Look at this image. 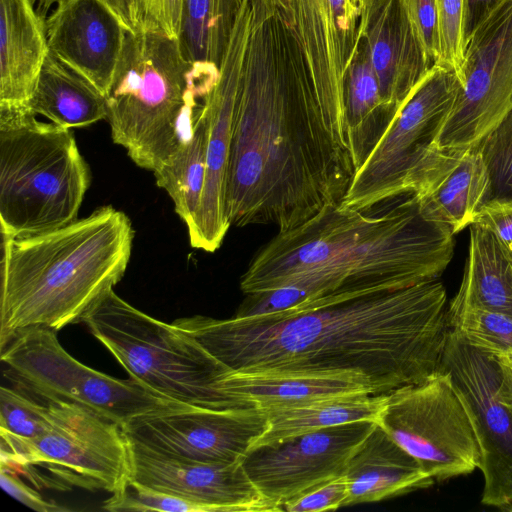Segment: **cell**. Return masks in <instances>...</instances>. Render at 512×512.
I'll use <instances>...</instances> for the list:
<instances>
[{"label": "cell", "mask_w": 512, "mask_h": 512, "mask_svg": "<svg viewBox=\"0 0 512 512\" xmlns=\"http://www.w3.org/2000/svg\"><path fill=\"white\" fill-rule=\"evenodd\" d=\"M448 324L473 347L495 357L512 358V315L464 308L448 312Z\"/></svg>", "instance_id": "31"}, {"label": "cell", "mask_w": 512, "mask_h": 512, "mask_svg": "<svg viewBox=\"0 0 512 512\" xmlns=\"http://www.w3.org/2000/svg\"><path fill=\"white\" fill-rule=\"evenodd\" d=\"M232 34L238 83L229 220L293 229L339 204L355 171L325 127L281 1L243 0Z\"/></svg>", "instance_id": "1"}, {"label": "cell", "mask_w": 512, "mask_h": 512, "mask_svg": "<svg viewBox=\"0 0 512 512\" xmlns=\"http://www.w3.org/2000/svg\"><path fill=\"white\" fill-rule=\"evenodd\" d=\"M453 236L420 214L413 193L383 212L330 205L278 231L255 254L240 288L256 293L302 276L328 295L401 289L437 279L453 257Z\"/></svg>", "instance_id": "3"}, {"label": "cell", "mask_w": 512, "mask_h": 512, "mask_svg": "<svg viewBox=\"0 0 512 512\" xmlns=\"http://www.w3.org/2000/svg\"><path fill=\"white\" fill-rule=\"evenodd\" d=\"M102 508L111 512H209L201 504L147 487L133 480H129L123 490L111 494L104 501Z\"/></svg>", "instance_id": "35"}, {"label": "cell", "mask_w": 512, "mask_h": 512, "mask_svg": "<svg viewBox=\"0 0 512 512\" xmlns=\"http://www.w3.org/2000/svg\"><path fill=\"white\" fill-rule=\"evenodd\" d=\"M440 371L450 376L481 449V502L506 510L512 506V406L500 395L497 361L449 328Z\"/></svg>", "instance_id": "13"}, {"label": "cell", "mask_w": 512, "mask_h": 512, "mask_svg": "<svg viewBox=\"0 0 512 512\" xmlns=\"http://www.w3.org/2000/svg\"><path fill=\"white\" fill-rule=\"evenodd\" d=\"M375 424L351 422L253 447L242 464L258 490L283 511L286 501L343 476Z\"/></svg>", "instance_id": "16"}, {"label": "cell", "mask_w": 512, "mask_h": 512, "mask_svg": "<svg viewBox=\"0 0 512 512\" xmlns=\"http://www.w3.org/2000/svg\"><path fill=\"white\" fill-rule=\"evenodd\" d=\"M1 361L38 395L80 404L122 428L140 416L182 405L132 378L117 379L82 364L62 347L56 331L49 328L18 333L1 350Z\"/></svg>", "instance_id": "11"}, {"label": "cell", "mask_w": 512, "mask_h": 512, "mask_svg": "<svg viewBox=\"0 0 512 512\" xmlns=\"http://www.w3.org/2000/svg\"><path fill=\"white\" fill-rule=\"evenodd\" d=\"M491 182V198H512V110L476 145Z\"/></svg>", "instance_id": "33"}, {"label": "cell", "mask_w": 512, "mask_h": 512, "mask_svg": "<svg viewBox=\"0 0 512 512\" xmlns=\"http://www.w3.org/2000/svg\"><path fill=\"white\" fill-rule=\"evenodd\" d=\"M268 426L258 406L211 409L178 405L140 416L123 428L149 448L181 459L230 464L242 462Z\"/></svg>", "instance_id": "15"}, {"label": "cell", "mask_w": 512, "mask_h": 512, "mask_svg": "<svg viewBox=\"0 0 512 512\" xmlns=\"http://www.w3.org/2000/svg\"><path fill=\"white\" fill-rule=\"evenodd\" d=\"M128 439L130 480L201 504L209 512L281 511L258 490L242 462L211 464L189 461Z\"/></svg>", "instance_id": "17"}, {"label": "cell", "mask_w": 512, "mask_h": 512, "mask_svg": "<svg viewBox=\"0 0 512 512\" xmlns=\"http://www.w3.org/2000/svg\"><path fill=\"white\" fill-rule=\"evenodd\" d=\"M385 400V394H354L266 409L268 426L251 448L331 426L357 421L377 422Z\"/></svg>", "instance_id": "27"}, {"label": "cell", "mask_w": 512, "mask_h": 512, "mask_svg": "<svg viewBox=\"0 0 512 512\" xmlns=\"http://www.w3.org/2000/svg\"><path fill=\"white\" fill-rule=\"evenodd\" d=\"M238 83V52L231 32L219 65L215 86L202 99L207 119L206 173L199 207L187 224L192 247L216 251L231 223L227 212V185L235 101Z\"/></svg>", "instance_id": "18"}, {"label": "cell", "mask_w": 512, "mask_h": 512, "mask_svg": "<svg viewBox=\"0 0 512 512\" xmlns=\"http://www.w3.org/2000/svg\"><path fill=\"white\" fill-rule=\"evenodd\" d=\"M459 87L455 72L433 65L354 173L340 205L368 210L413 193Z\"/></svg>", "instance_id": "9"}, {"label": "cell", "mask_w": 512, "mask_h": 512, "mask_svg": "<svg viewBox=\"0 0 512 512\" xmlns=\"http://www.w3.org/2000/svg\"><path fill=\"white\" fill-rule=\"evenodd\" d=\"M219 68L190 63L178 39L156 30L127 32L106 95L111 137L139 167L157 171L187 138L197 100L215 86Z\"/></svg>", "instance_id": "5"}, {"label": "cell", "mask_w": 512, "mask_h": 512, "mask_svg": "<svg viewBox=\"0 0 512 512\" xmlns=\"http://www.w3.org/2000/svg\"><path fill=\"white\" fill-rule=\"evenodd\" d=\"M89 166L70 129L31 110L0 113L1 235L50 231L78 219Z\"/></svg>", "instance_id": "6"}, {"label": "cell", "mask_w": 512, "mask_h": 512, "mask_svg": "<svg viewBox=\"0 0 512 512\" xmlns=\"http://www.w3.org/2000/svg\"><path fill=\"white\" fill-rule=\"evenodd\" d=\"M351 1H352V3H353L357 8H359V9L361 10V6H362V4H363V1H364V0H351Z\"/></svg>", "instance_id": "45"}, {"label": "cell", "mask_w": 512, "mask_h": 512, "mask_svg": "<svg viewBox=\"0 0 512 512\" xmlns=\"http://www.w3.org/2000/svg\"><path fill=\"white\" fill-rule=\"evenodd\" d=\"M133 238L129 217L109 205L50 231L2 235L0 349L24 330L81 322L124 276Z\"/></svg>", "instance_id": "4"}, {"label": "cell", "mask_w": 512, "mask_h": 512, "mask_svg": "<svg viewBox=\"0 0 512 512\" xmlns=\"http://www.w3.org/2000/svg\"><path fill=\"white\" fill-rule=\"evenodd\" d=\"M140 30H156L178 39L183 0H136Z\"/></svg>", "instance_id": "39"}, {"label": "cell", "mask_w": 512, "mask_h": 512, "mask_svg": "<svg viewBox=\"0 0 512 512\" xmlns=\"http://www.w3.org/2000/svg\"><path fill=\"white\" fill-rule=\"evenodd\" d=\"M506 510H508V511H512V506H511V507H509V508H508V509H506Z\"/></svg>", "instance_id": "46"}, {"label": "cell", "mask_w": 512, "mask_h": 512, "mask_svg": "<svg viewBox=\"0 0 512 512\" xmlns=\"http://www.w3.org/2000/svg\"><path fill=\"white\" fill-rule=\"evenodd\" d=\"M344 476L349 491L345 506L382 501L434 483L377 422L350 457Z\"/></svg>", "instance_id": "23"}, {"label": "cell", "mask_w": 512, "mask_h": 512, "mask_svg": "<svg viewBox=\"0 0 512 512\" xmlns=\"http://www.w3.org/2000/svg\"><path fill=\"white\" fill-rule=\"evenodd\" d=\"M35 3H37V11L41 15V17L44 19L46 16L48 9L54 5L58 4L62 0H33Z\"/></svg>", "instance_id": "44"}, {"label": "cell", "mask_w": 512, "mask_h": 512, "mask_svg": "<svg viewBox=\"0 0 512 512\" xmlns=\"http://www.w3.org/2000/svg\"><path fill=\"white\" fill-rule=\"evenodd\" d=\"M503 0H467V37L472 30Z\"/></svg>", "instance_id": "42"}, {"label": "cell", "mask_w": 512, "mask_h": 512, "mask_svg": "<svg viewBox=\"0 0 512 512\" xmlns=\"http://www.w3.org/2000/svg\"><path fill=\"white\" fill-rule=\"evenodd\" d=\"M377 423L434 480L466 475L481 465L468 412L443 371L386 394Z\"/></svg>", "instance_id": "10"}, {"label": "cell", "mask_w": 512, "mask_h": 512, "mask_svg": "<svg viewBox=\"0 0 512 512\" xmlns=\"http://www.w3.org/2000/svg\"><path fill=\"white\" fill-rule=\"evenodd\" d=\"M479 308L512 315L511 261L493 235L476 225L469 226L468 256L457 294L448 312Z\"/></svg>", "instance_id": "26"}, {"label": "cell", "mask_w": 512, "mask_h": 512, "mask_svg": "<svg viewBox=\"0 0 512 512\" xmlns=\"http://www.w3.org/2000/svg\"><path fill=\"white\" fill-rule=\"evenodd\" d=\"M359 31L360 44L376 74L391 120L433 65L402 0H364Z\"/></svg>", "instance_id": "20"}, {"label": "cell", "mask_w": 512, "mask_h": 512, "mask_svg": "<svg viewBox=\"0 0 512 512\" xmlns=\"http://www.w3.org/2000/svg\"><path fill=\"white\" fill-rule=\"evenodd\" d=\"M37 115L67 129L107 119V100L97 88L48 53L30 100Z\"/></svg>", "instance_id": "25"}, {"label": "cell", "mask_w": 512, "mask_h": 512, "mask_svg": "<svg viewBox=\"0 0 512 512\" xmlns=\"http://www.w3.org/2000/svg\"><path fill=\"white\" fill-rule=\"evenodd\" d=\"M42 398L49 428L33 439L0 433L1 466L25 476L45 470L48 487L55 489L123 490L131 478L130 444L123 428L80 404Z\"/></svg>", "instance_id": "8"}, {"label": "cell", "mask_w": 512, "mask_h": 512, "mask_svg": "<svg viewBox=\"0 0 512 512\" xmlns=\"http://www.w3.org/2000/svg\"><path fill=\"white\" fill-rule=\"evenodd\" d=\"M346 132L355 172L390 122L380 86L360 42L345 81Z\"/></svg>", "instance_id": "28"}, {"label": "cell", "mask_w": 512, "mask_h": 512, "mask_svg": "<svg viewBox=\"0 0 512 512\" xmlns=\"http://www.w3.org/2000/svg\"><path fill=\"white\" fill-rule=\"evenodd\" d=\"M173 324L234 373L356 374L369 382L374 395L438 373L449 331L446 290L437 279L329 295L270 315H196Z\"/></svg>", "instance_id": "2"}, {"label": "cell", "mask_w": 512, "mask_h": 512, "mask_svg": "<svg viewBox=\"0 0 512 512\" xmlns=\"http://www.w3.org/2000/svg\"><path fill=\"white\" fill-rule=\"evenodd\" d=\"M49 53L108 94L127 29L101 0H62L45 21Z\"/></svg>", "instance_id": "19"}, {"label": "cell", "mask_w": 512, "mask_h": 512, "mask_svg": "<svg viewBox=\"0 0 512 512\" xmlns=\"http://www.w3.org/2000/svg\"><path fill=\"white\" fill-rule=\"evenodd\" d=\"M489 231L512 262V198H491L478 211L473 223Z\"/></svg>", "instance_id": "37"}, {"label": "cell", "mask_w": 512, "mask_h": 512, "mask_svg": "<svg viewBox=\"0 0 512 512\" xmlns=\"http://www.w3.org/2000/svg\"><path fill=\"white\" fill-rule=\"evenodd\" d=\"M33 0H0V112L31 110L49 53L44 19Z\"/></svg>", "instance_id": "22"}, {"label": "cell", "mask_w": 512, "mask_h": 512, "mask_svg": "<svg viewBox=\"0 0 512 512\" xmlns=\"http://www.w3.org/2000/svg\"><path fill=\"white\" fill-rule=\"evenodd\" d=\"M302 52L325 127L350 160L345 81L360 42L361 10L351 0H281Z\"/></svg>", "instance_id": "14"}, {"label": "cell", "mask_w": 512, "mask_h": 512, "mask_svg": "<svg viewBox=\"0 0 512 512\" xmlns=\"http://www.w3.org/2000/svg\"><path fill=\"white\" fill-rule=\"evenodd\" d=\"M0 483L2 489L25 506L38 512H62L68 508L53 501L45 500L35 489L27 486L9 469L0 466Z\"/></svg>", "instance_id": "40"}, {"label": "cell", "mask_w": 512, "mask_h": 512, "mask_svg": "<svg viewBox=\"0 0 512 512\" xmlns=\"http://www.w3.org/2000/svg\"><path fill=\"white\" fill-rule=\"evenodd\" d=\"M460 87L433 147L472 148L512 110V0H503L468 35Z\"/></svg>", "instance_id": "12"}, {"label": "cell", "mask_w": 512, "mask_h": 512, "mask_svg": "<svg viewBox=\"0 0 512 512\" xmlns=\"http://www.w3.org/2000/svg\"><path fill=\"white\" fill-rule=\"evenodd\" d=\"M495 357V356H494ZM500 373L499 392L502 399L512 406V358L495 357Z\"/></svg>", "instance_id": "43"}, {"label": "cell", "mask_w": 512, "mask_h": 512, "mask_svg": "<svg viewBox=\"0 0 512 512\" xmlns=\"http://www.w3.org/2000/svg\"><path fill=\"white\" fill-rule=\"evenodd\" d=\"M439 57L435 65L460 73L467 41V0H436Z\"/></svg>", "instance_id": "34"}, {"label": "cell", "mask_w": 512, "mask_h": 512, "mask_svg": "<svg viewBox=\"0 0 512 512\" xmlns=\"http://www.w3.org/2000/svg\"><path fill=\"white\" fill-rule=\"evenodd\" d=\"M207 119L201 107L196 108L190 133L177 152L155 171L156 184L173 201L174 209L187 225L200 203L206 173Z\"/></svg>", "instance_id": "29"}, {"label": "cell", "mask_w": 512, "mask_h": 512, "mask_svg": "<svg viewBox=\"0 0 512 512\" xmlns=\"http://www.w3.org/2000/svg\"><path fill=\"white\" fill-rule=\"evenodd\" d=\"M224 388L233 397L266 410L303 405L323 398L372 394L369 382L356 374L331 376H253L232 372Z\"/></svg>", "instance_id": "24"}, {"label": "cell", "mask_w": 512, "mask_h": 512, "mask_svg": "<svg viewBox=\"0 0 512 512\" xmlns=\"http://www.w3.org/2000/svg\"><path fill=\"white\" fill-rule=\"evenodd\" d=\"M137 381L182 405L211 409L255 406L226 392L233 372L191 335L106 292L82 321Z\"/></svg>", "instance_id": "7"}, {"label": "cell", "mask_w": 512, "mask_h": 512, "mask_svg": "<svg viewBox=\"0 0 512 512\" xmlns=\"http://www.w3.org/2000/svg\"><path fill=\"white\" fill-rule=\"evenodd\" d=\"M50 426L49 409L23 392L2 386L0 389V433L23 439L42 435Z\"/></svg>", "instance_id": "32"}, {"label": "cell", "mask_w": 512, "mask_h": 512, "mask_svg": "<svg viewBox=\"0 0 512 512\" xmlns=\"http://www.w3.org/2000/svg\"><path fill=\"white\" fill-rule=\"evenodd\" d=\"M511 271H512V262H511Z\"/></svg>", "instance_id": "47"}, {"label": "cell", "mask_w": 512, "mask_h": 512, "mask_svg": "<svg viewBox=\"0 0 512 512\" xmlns=\"http://www.w3.org/2000/svg\"><path fill=\"white\" fill-rule=\"evenodd\" d=\"M345 476L324 482L301 495L286 501L282 510L287 512H319L345 506L348 497Z\"/></svg>", "instance_id": "36"}, {"label": "cell", "mask_w": 512, "mask_h": 512, "mask_svg": "<svg viewBox=\"0 0 512 512\" xmlns=\"http://www.w3.org/2000/svg\"><path fill=\"white\" fill-rule=\"evenodd\" d=\"M409 20L424 51L435 65L439 57L438 13L436 0H402Z\"/></svg>", "instance_id": "38"}, {"label": "cell", "mask_w": 512, "mask_h": 512, "mask_svg": "<svg viewBox=\"0 0 512 512\" xmlns=\"http://www.w3.org/2000/svg\"><path fill=\"white\" fill-rule=\"evenodd\" d=\"M121 20L127 31L141 29L136 0H101Z\"/></svg>", "instance_id": "41"}, {"label": "cell", "mask_w": 512, "mask_h": 512, "mask_svg": "<svg viewBox=\"0 0 512 512\" xmlns=\"http://www.w3.org/2000/svg\"><path fill=\"white\" fill-rule=\"evenodd\" d=\"M420 214L453 235L469 227L491 199L490 177L477 146L466 150L433 149L413 191Z\"/></svg>", "instance_id": "21"}, {"label": "cell", "mask_w": 512, "mask_h": 512, "mask_svg": "<svg viewBox=\"0 0 512 512\" xmlns=\"http://www.w3.org/2000/svg\"><path fill=\"white\" fill-rule=\"evenodd\" d=\"M243 0H183L178 37L190 63L219 67Z\"/></svg>", "instance_id": "30"}]
</instances>
